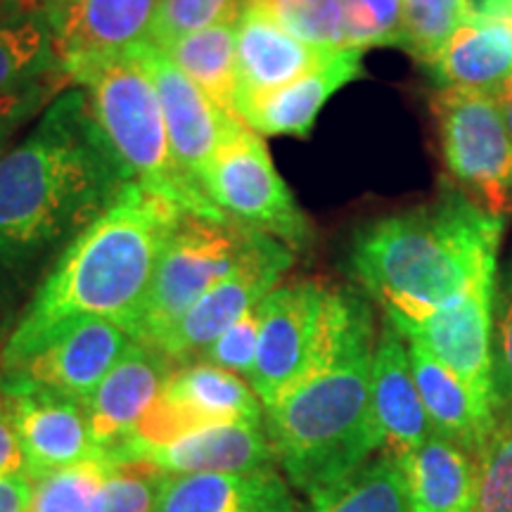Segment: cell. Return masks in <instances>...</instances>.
I'll return each mask as SVG.
<instances>
[{"label": "cell", "instance_id": "cell-13", "mask_svg": "<svg viewBox=\"0 0 512 512\" xmlns=\"http://www.w3.org/2000/svg\"><path fill=\"white\" fill-rule=\"evenodd\" d=\"M136 344L126 328L105 318H81L50 335L0 377L83 401Z\"/></svg>", "mask_w": 512, "mask_h": 512}, {"label": "cell", "instance_id": "cell-10", "mask_svg": "<svg viewBox=\"0 0 512 512\" xmlns=\"http://www.w3.org/2000/svg\"><path fill=\"white\" fill-rule=\"evenodd\" d=\"M294 264V252L280 240L256 230L233 273L216 283L166 335L155 349L174 363L197 361L235 320L264 302Z\"/></svg>", "mask_w": 512, "mask_h": 512}, {"label": "cell", "instance_id": "cell-31", "mask_svg": "<svg viewBox=\"0 0 512 512\" xmlns=\"http://www.w3.org/2000/svg\"><path fill=\"white\" fill-rule=\"evenodd\" d=\"M112 463L105 456L34 477L27 512H93L95 496Z\"/></svg>", "mask_w": 512, "mask_h": 512}, {"label": "cell", "instance_id": "cell-15", "mask_svg": "<svg viewBox=\"0 0 512 512\" xmlns=\"http://www.w3.org/2000/svg\"><path fill=\"white\" fill-rule=\"evenodd\" d=\"M0 396L27 456L29 477L102 458L79 399L0 377Z\"/></svg>", "mask_w": 512, "mask_h": 512}, {"label": "cell", "instance_id": "cell-16", "mask_svg": "<svg viewBox=\"0 0 512 512\" xmlns=\"http://www.w3.org/2000/svg\"><path fill=\"white\" fill-rule=\"evenodd\" d=\"M176 363L150 344L136 342L83 399L93 439L102 451L133 432L162 396Z\"/></svg>", "mask_w": 512, "mask_h": 512}, {"label": "cell", "instance_id": "cell-14", "mask_svg": "<svg viewBox=\"0 0 512 512\" xmlns=\"http://www.w3.org/2000/svg\"><path fill=\"white\" fill-rule=\"evenodd\" d=\"M133 53L155 83L178 166L188 174L190 181L202 185L204 171L219 152V147L245 121L221 110L188 74L176 67L164 50L145 41L138 43Z\"/></svg>", "mask_w": 512, "mask_h": 512}, {"label": "cell", "instance_id": "cell-11", "mask_svg": "<svg viewBox=\"0 0 512 512\" xmlns=\"http://www.w3.org/2000/svg\"><path fill=\"white\" fill-rule=\"evenodd\" d=\"M496 280L479 285L463 302L418 316H387L408 342L420 344L456 373L482 406L498 413L494 380Z\"/></svg>", "mask_w": 512, "mask_h": 512}, {"label": "cell", "instance_id": "cell-7", "mask_svg": "<svg viewBox=\"0 0 512 512\" xmlns=\"http://www.w3.org/2000/svg\"><path fill=\"white\" fill-rule=\"evenodd\" d=\"M256 230L183 211L159 256L136 342L155 344L245 256Z\"/></svg>", "mask_w": 512, "mask_h": 512}, {"label": "cell", "instance_id": "cell-36", "mask_svg": "<svg viewBox=\"0 0 512 512\" xmlns=\"http://www.w3.org/2000/svg\"><path fill=\"white\" fill-rule=\"evenodd\" d=\"M259 330H261V302L252 306L245 316L235 320L223 335L200 356L211 366H219L230 373L252 377L256 351H259Z\"/></svg>", "mask_w": 512, "mask_h": 512}, {"label": "cell", "instance_id": "cell-34", "mask_svg": "<svg viewBox=\"0 0 512 512\" xmlns=\"http://www.w3.org/2000/svg\"><path fill=\"white\" fill-rule=\"evenodd\" d=\"M472 512H512V411L498 415L496 430L479 456V489Z\"/></svg>", "mask_w": 512, "mask_h": 512}, {"label": "cell", "instance_id": "cell-33", "mask_svg": "<svg viewBox=\"0 0 512 512\" xmlns=\"http://www.w3.org/2000/svg\"><path fill=\"white\" fill-rule=\"evenodd\" d=\"M171 475L150 465H114L102 479L93 512H157Z\"/></svg>", "mask_w": 512, "mask_h": 512}, {"label": "cell", "instance_id": "cell-9", "mask_svg": "<svg viewBox=\"0 0 512 512\" xmlns=\"http://www.w3.org/2000/svg\"><path fill=\"white\" fill-rule=\"evenodd\" d=\"M432 114L441 157L456 188L505 219L512 209V138L494 95L437 88Z\"/></svg>", "mask_w": 512, "mask_h": 512}, {"label": "cell", "instance_id": "cell-29", "mask_svg": "<svg viewBox=\"0 0 512 512\" xmlns=\"http://www.w3.org/2000/svg\"><path fill=\"white\" fill-rule=\"evenodd\" d=\"M472 0H401L399 48L430 67L441 48L475 17Z\"/></svg>", "mask_w": 512, "mask_h": 512}, {"label": "cell", "instance_id": "cell-26", "mask_svg": "<svg viewBox=\"0 0 512 512\" xmlns=\"http://www.w3.org/2000/svg\"><path fill=\"white\" fill-rule=\"evenodd\" d=\"M299 512H411L399 460L380 451L356 472L306 496Z\"/></svg>", "mask_w": 512, "mask_h": 512}, {"label": "cell", "instance_id": "cell-21", "mask_svg": "<svg viewBox=\"0 0 512 512\" xmlns=\"http://www.w3.org/2000/svg\"><path fill=\"white\" fill-rule=\"evenodd\" d=\"M330 53L335 50H320L292 36L268 12L247 3L235 22L238 107L240 102L299 79Z\"/></svg>", "mask_w": 512, "mask_h": 512}, {"label": "cell", "instance_id": "cell-24", "mask_svg": "<svg viewBox=\"0 0 512 512\" xmlns=\"http://www.w3.org/2000/svg\"><path fill=\"white\" fill-rule=\"evenodd\" d=\"M411 512H472L479 489V460L456 441L434 432L425 444L403 453Z\"/></svg>", "mask_w": 512, "mask_h": 512}, {"label": "cell", "instance_id": "cell-25", "mask_svg": "<svg viewBox=\"0 0 512 512\" xmlns=\"http://www.w3.org/2000/svg\"><path fill=\"white\" fill-rule=\"evenodd\" d=\"M162 396L188 411L204 427L219 422L264 425V403L256 396L252 384H247L238 373L211 366L207 361L176 366Z\"/></svg>", "mask_w": 512, "mask_h": 512}, {"label": "cell", "instance_id": "cell-39", "mask_svg": "<svg viewBox=\"0 0 512 512\" xmlns=\"http://www.w3.org/2000/svg\"><path fill=\"white\" fill-rule=\"evenodd\" d=\"M0 475H27V456L19 444L17 430L12 425V418L0 396Z\"/></svg>", "mask_w": 512, "mask_h": 512}, {"label": "cell", "instance_id": "cell-17", "mask_svg": "<svg viewBox=\"0 0 512 512\" xmlns=\"http://www.w3.org/2000/svg\"><path fill=\"white\" fill-rule=\"evenodd\" d=\"M363 55L358 48L335 50L299 79L240 102V119L259 136L309 138L332 95L363 76Z\"/></svg>", "mask_w": 512, "mask_h": 512}, {"label": "cell", "instance_id": "cell-42", "mask_svg": "<svg viewBox=\"0 0 512 512\" xmlns=\"http://www.w3.org/2000/svg\"><path fill=\"white\" fill-rule=\"evenodd\" d=\"M494 98L498 102V107H501L505 128H508V133H510V138H512V76L503 83L501 88H498V91L494 93Z\"/></svg>", "mask_w": 512, "mask_h": 512}, {"label": "cell", "instance_id": "cell-19", "mask_svg": "<svg viewBox=\"0 0 512 512\" xmlns=\"http://www.w3.org/2000/svg\"><path fill=\"white\" fill-rule=\"evenodd\" d=\"M370 396L377 427L382 434V451L399 458L413 451L434 434L425 403L415 384L406 337L384 318L373 351Z\"/></svg>", "mask_w": 512, "mask_h": 512}, {"label": "cell", "instance_id": "cell-28", "mask_svg": "<svg viewBox=\"0 0 512 512\" xmlns=\"http://www.w3.org/2000/svg\"><path fill=\"white\" fill-rule=\"evenodd\" d=\"M62 74L43 10L0 24V95Z\"/></svg>", "mask_w": 512, "mask_h": 512}, {"label": "cell", "instance_id": "cell-8", "mask_svg": "<svg viewBox=\"0 0 512 512\" xmlns=\"http://www.w3.org/2000/svg\"><path fill=\"white\" fill-rule=\"evenodd\" d=\"M202 188L230 221L271 235L294 254L311 247V221L275 169L264 136L247 124L219 147L204 171Z\"/></svg>", "mask_w": 512, "mask_h": 512}, {"label": "cell", "instance_id": "cell-3", "mask_svg": "<svg viewBox=\"0 0 512 512\" xmlns=\"http://www.w3.org/2000/svg\"><path fill=\"white\" fill-rule=\"evenodd\" d=\"M505 219L453 188L358 228L349 268L387 316L446 309L496 280Z\"/></svg>", "mask_w": 512, "mask_h": 512}, {"label": "cell", "instance_id": "cell-5", "mask_svg": "<svg viewBox=\"0 0 512 512\" xmlns=\"http://www.w3.org/2000/svg\"><path fill=\"white\" fill-rule=\"evenodd\" d=\"M368 339H375L373 311L358 294L320 280L278 285L261 302L249 384L268 406Z\"/></svg>", "mask_w": 512, "mask_h": 512}, {"label": "cell", "instance_id": "cell-23", "mask_svg": "<svg viewBox=\"0 0 512 512\" xmlns=\"http://www.w3.org/2000/svg\"><path fill=\"white\" fill-rule=\"evenodd\" d=\"M406 344L415 384H418L420 399L425 403L434 432L456 441L479 460L496 430L498 413L482 406L477 396L467 389V384L437 361L430 351L408 339Z\"/></svg>", "mask_w": 512, "mask_h": 512}, {"label": "cell", "instance_id": "cell-35", "mask_svg": "<svg viewBox=\"0 0 512 512\" xmlns=\"http://www.w3.org/2000/svg\"><path fill=\"white\" fill-rule=\"evenodd\" d=\"M347 48L399 46L401 0H344Z\"/></svg>", "mask_w": 512, "mask_h": 512}, {"label": "cell", "instance_id": "cell-1", "mask_svg": "<svg viewBox=\"0 0 512 512\" xmlns=\"http://www.w3.org/2000/svg\"><path fill=\"white\" fill-rule=\"evenodd\" d=\"M128 183L88 93L62 91L34 131L0 155V266L15 271L69 245Z\"/></svg>", "mask_w": 512, "mask_h": 512}, {"label": "cell", "instance_id": "cell-38", "mask_svg": "<svg viewBox=\"0 0 512 512\" xmlns=\"http://www.w3.org/2000/svg\"><path fill=\"white\" fill-rule=\"evenodd\" d=\"M498 337L494 349V380L498 396V415L512 411V261L505 275L503 294L498 299Z\"/></svg>", "mask_w": 512, "mask_h": 512}, {"label": "cell", "instance_id": "cell-6", "mask_svg": "<svg viewBox=\"0 0 512 512\" xmlns=\"http://www.w3.org/2000/svg\"><path fill=\"white\" fill-rule=\"evenodd\" d=\"M76 86L91 98L95 119L133 183L176 202L183 211L228 219L202 185L178 166L155 83L133 48L93 67Z\"/></svg>", "mask_w": 512, "mask_h": 512}, {"label": "cell", "instance_id": "cell-27", "mask_svg": "<svg viewBox=\"0 0 512 512\" xmlns=\"http://www.w3.org/2000/svg\"><path fill=\"white\" fill-rule=\"evenodd\" d=\"M164 53L188 74L221 110L238 114V72H235V24H219L178 38Z\"/></svg>", "mask_w": 512, "mask_h": 512}, {"label": "cell", "instance_id": "cell-2", "mask_svg": "<svg viewBox=\"0 0 512 512\" xmlns=\"http://www.w3.org/2000/svg\"><path fill=\"white\" fill-rule=\"evenodd\" d=\"M183 209L128 183L112 207L62 249L24 311L0 366L10 368L81 318H105L136 335L159 256Z\"/></svg>", "mask_w": 512, "mask_h": 512}, {"label": "cell", "instance_id": "cell-4", "mask_svg": "<svg viewBox=\"0 0 512 512\" xmlns=\"http://www.w3.org/2000/svg\"><path fill=\"white\" fill-rule=\"evenodd\" d=\"M375 339L356 344L328 368L264 406V430L287 482L316 494L382 451L370 370Z\"/></svg>", "mask_w": 512, "mask_h": 512}, {"label": "cell", "instance_id": "cell-12", "mask_svg": "<svg viewBox=\"0 0 512 512\" xmlns=\"http://www.w3.org/2000/svg\"><path fill=\"white\" fill-rule=\"evenodd\" d=\"M159 0H43L57 62L76 86L83 74L145 43Z\"/></svg>", "mask_w": 512, "mask_h": 512}, {"label": "cell", "instance_id": "cell-22", "mask_svg": "<svg viewBox=\"0 0 512 512\" xmlns=\"http://www.w3.org/2000/svg\"><path fill=\"white\" fill-rule=\"evenodd\" d=\"M157 512H299L290 482L275 467L238 475H176Z\"/></svg>", "mask_w": 512, "mask_h": 512}, {"label": "cell", "instance_id": "cell-18", "mask_svg": "<svg viewBox=\"0 0 512 512\" xmlns=\"http://www.w3.org/2000/svg\"><path fill=\"white\" fill-rule=\"evenodd\" d=\"M475 5V17L451 36L427 69L439 88L494 95L512 76V0Z\"/></svg>", "mask_w": 512, "mask_h": 512}, {"label": "cell", "instance_id": "cell-20", "mask_svg": "<svg viewBox=\"0 0 512 512\" xmlns=\"http://www.w3.org/2000/svg\"><path fill=\"white\" fill-rule=\"evenodd\" d=\"M166 475H238L278 465L264 425L219 422L140 453L136 463Z\"/></svg>", "mask_w": 512, "mask_h": 512}, {"label": "cell", "instance_id": "cell-30", "mask_svg": "<svg viewBox=\"0 0 512 512\" xmlns=\"http://www.w3.org/2000/svg\"><path fill=\"white\" fill-rule=\"evenodd\" d=\"M280 27L320 50L347 48L344 0H247Z\"/></svg>", "mask_w": 512, "mask_h": 512}, {"label": "cell", "instance_id": "cell-37", "mask_svg": "<svg viewBox=\"0 0 512 512\" xmlns=\"http://www.w3.org/2000/svg\"><path fill=\"white\" fill-rule=\"evenodd\" d=\"M72 88L64 74L48 76V79L31 83L22 91L0 95V155H5L10 138L22 128L27 121L36 117L38 112H46V107L62 91Z\"/></svg>", "mask_w": 512, "mask_h": 512}, {"label": "cell", "instance_id": "cell-40", "mask_svg": "<svg viewBox=\"0 0 512 512\" xmlns=\"http://www.w3.org/2000/svg\"><path fill=\"white\" fill-rule=\"evenodd\" d=\"M34 479L27 475H0V512H27Z\"/></svg>", "mask_w": 512, "mask_h": 512}, {"label": "cell", "instance_id": "cell-32", "mask_svg": "<svg viewBox=\"0 0 512 512\" xmlns=\"http://www.w3.org/2000/svg\"><path fill=\"white\" fill-rule=\"evenodd\" d=\"M245 5L247 0H159L147 43L164 50L195 31L235 24Z\"/></svg>", "mask_w": 512, "mask_h": 512}, {"label": "cell", "instance_id": "cell-41", "mask_svg": "<svg viewBox=\"0 0 512 512\" xmlns=\"http://www.w3.org/2000/svg\"><path fill=\"white\" fill-rule=\"evenodd\" d=\"M43 8V0H0V24L29 17Z\"/></svg>", "mask_w": 512, "mask_h": 512}]
</instances>
